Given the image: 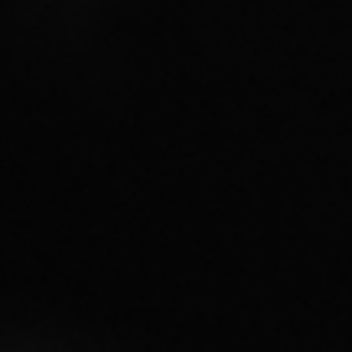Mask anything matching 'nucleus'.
Masks as SVG:
<instances>
[]
</instances>
